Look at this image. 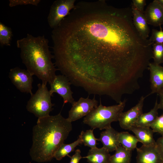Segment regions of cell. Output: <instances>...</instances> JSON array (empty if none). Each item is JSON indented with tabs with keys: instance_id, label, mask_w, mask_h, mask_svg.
Wrapping results in <instances>:
<instances>
[{
	"instance_id": "20",
	"label": "cell",
	"mask_w": 163,
	"mask_h": 163,
	"mask_svg": "<svg viewBox=\"0 0 163 163\" xmlns=\"http://www.w3.org/2000/svg\"><path fill=\"white\" fill-rule=\"evenodd\" d=\"M111 155L109 163H131L132 151L126 149L120 145Z\"/></svg>"
},
{
	"instance_id": "21",
	"label": "cell",
	"mask_w": 163,
	"mask_h": 163,
	"mask_svg": "<svg viewBox=\"0 0 163 163\" xmlns=\"http://www.w3.org/2000/svg\"><path fill=\"white\" fill-rule=\"evenodd\" d=\"M82 143L81 139L79 137L76 140L71 143H62L55 152L54 158L58 161L61 160L69 153L74 151L77 146Z\"/></svg>"
},
{
	"instance_id": "29",
	"label": "cell",
	"mask_w": 163,
	"mask_h": 163,
	"mask_svg": "<svg viewBox=\"0 0 163 163\" xmlns=\"http://www.w3.org/2000/svg\"><path fill=\"white\" fill-rule=\"evenodd\" d=\"M81 153V152L79 149L76 150L74 154L71 157L69 163H79L80 159L82 158Z\"/></svg>"
},
{
	"instance_id": "12",
	"label": "cell",
	"mask_w": 163,
	"mask_h": 163,
	"mask_svg": "<svg viewBox=\"0 0 163 163\" xmlns=\"http://www.w3.org/2000/svg\"><path fill=\"white\" fill-rule=\"evenodd\" d=\"M144 14L149 24L155 27L163 24V8L156 0L149 4Z\"/></svg>"
},
{
	"instance_id": "31",
	"label": "cell",
	"mask_w": 163,
	"mask_h": 163,
	"mask_svg": "<svg viewBox=\"0 0 163 163\" xmlns=\"http://www.w3.org/2000/svg\"><path fill=\"white\" fill-rule=\"evenodd\" d=\"M157 94L160 98V101L158 103L159 109H161L163 111V89Z\"/></svg>"
},
{
	"instance_id": "11",
	"label": "cell",
	"mask_w": 163,
	"mask_h": 163,
	"mask_svg": "<svg viewBox=\"0 0 163 163\" xmlns=\"http://www.w3.org/2000/svg\"><path fill=\"white\" fill-rule=\"evenodd\" d=\"M136 149V163H163V160L156 146L142 145Z\"/></svg>"
},
{
	"instance_id": "18",
	"label": "cell",
	"mask_w": 163,
	"mask_h": 163,
	"mask_svg": "<svg viewBox=\"0 0 163 163\" xmlns=\"http://www.w3.org/2000/svg\"><path fill=\"white\" fill-rule=\"evenodd\" d=\"M158 103L157 99L153 108L148 112L142 113L138 118L135 126L150 127L158 117Z\"/></svg>"
},
{
	"instance_id": "22",
	"label": "cell",
	"mask_w": 163,
	"mask_h": 163,
	"mask_svg": "<svg viewBox=\"0 0 163 163\" xmlns=\"http://www.w3.org/2000/svg\"><path fill=\"white\" fill-rule=\"evenodd\" d=\"M13 36L11 29L0 22V44L1 46H10Z\"/></svg>"
},
{
	"instance_id": "25",
	"label": "cell",
	"mask_w": 163,
	"mask_h": 163,
	"mask_svg": "<svg viewBox=\"0 0 163 163\" xmlns=\"http://www.w3.org/2000/svg\"><path fill=\"white\" fill-rule=\"evenodd\" d=\"M160 30L153 29L151 36L149 40L152 44L154 43H163V30L161 26H160Z\"/></svg>"
},
{
	"instance_id": "32",
	"label": "cell",
	"mask_w": 163,
	"mask_h": 163,
	"mask_svg": "<svg viewBox=\"0 0 163 163\" xmlns=\"http://www.w3.org/2000/svg\"><path fill=\"white\" fill-rule=\"evenodd\" d=\"M157 2L163 8V0H156Z\"/></svg>"
},
{
	"instance_id": "17",
	"label": "cell",
	"mask_w": 163,
	"mask_h": 163,
	"mask_svg": "<svg viewBox=\"0 0 163 163\" xmlns=\"http://www.w3.org/2000/svg\"><path fill=\"white\" fill-rule=\"evenodd\" d=\"M111 155L103 147L91 149L87 155L82 158L87 159L88 163H109Z\"/></svg>"
},
{
	"instance_id": "6",
	"label": "cell",
	"mask_w": 163,
	"mask_h": 163,
	"mask_svg": "<svg viewBox=\"0 0 163 163\" xmlns=\"http://www.w3.org/2000/svg\"><path fill=\"white\" fill-rule=\"evenodd\" d=\"M75 0H56L51 6L47 18L51 28H56L62 21L69 14L75 7Z\"/></svg>"
},
{
	"instance_id": "16",
	"label": "cell",
	"mask_w": 163,
	"mask_h": 163,
	"mask_svg": "<svg viewBox=\"0 0 163 163\" xmlns=\"http://www.w3.org/2000/svg\"><path fill=\"white\" fill-rule=\"evenodd\" d=\"M135 135L139 142L147 146H154L156 145V141L154 139V133L149 127L134 126L130 130Z\"/></svg>"
},
{
	"instance_id": "14",
	"label": "cell",
	"mask_w": 163,
	"mask_h": 163,
	"mask_svg": "<svg viewBox=\"0 0 163 163\" xmlns=\"http://www.w3.org/2000/svg\"><path fill=\"white\" fill-rule=\"evenodd\" d=\"M119 133L111 127L101 133L98 141L101 142L103 147L109 152L115 151L120 145L118 140Z\"/></svg>"
},
{
	"instance_id": "13",
	"label": "cell",
	"mask_w": 163,
	"mask_h": 163,
	"mask_svg": "<svg viewBox=\"0 0 163 163\" xmlns=\"http://www.w3.org/2000/svg\"><path fill=\"white\" fill-rule=\"evenodd\" d=\"M148 69L150 72L151 92L150 95L158 93L163 89V66L150 62Z\"/></svg>"
},
{
	"instance_id": "24",
	"label": "cell",
	"mask_w": 163,
	"mask_h": 163,
	"mask_svg": "<svg viewBox=\"0 0 163 163\" xmlns=\"http://www.w3.org/2000/svg\"><path fill=\"white\" fill-rule=\"evenodd\" d=\"M153 62L157 65L163 63V43L152 44Z\"/></svg>"
},
{
	"instance_id": "4",
	"label": "cell",
	"mask_w": 163,
	"mask_h": 163,
	"mask_svg": "<svg viewBox=\"0 0 163 163\" xmlns=\"http://www.w3.org/2000/svg\"><path fill=\"white\" fill-rule=\"evenodd\" d=\"M126 101L125 99L117 105L106 106L102 105L100 100V104L85 117L83 122L93 129L102 130L109 128L112 122L118 121Z\"/></svg>"
},
{
	"instance_id": "15",
	"label": "cell",
	"mask_w": 163,
	"mask_h": 163,
	"mask_svg": "<svg viewBox=\"0 0 163 163\" xmlns=\"http://www.w3.org/2000/svg\"><path fill=\"white\" fill-rule=\"evenodd\" d=\"M133 22L134 27L140 35L147 39L150 30L144 14L132 6Z\"/></svg>"
},
{
	"instance_id": "28",
	"label": "cell",
	"mask_w": 163,
	"mask_h": 163,
	"mask_svg": "<svg viewBox=\"0 0 163 163\" xmlns=\"http://www.w3.org/2000/svg\"><path fill=\"white\" fill-rule=\"evenodd\" d=\"M132 6L139 11L144 13V8L146 5L145 0H133Z\"/></svg>"
},
{
	"instance_id": "19",
	"label": "cell",
	"mask_w": 163,
	"mask_h": 163,
	"mask_svg": "<svg viewBox=\"0 0 163 163\" xmlns=\"http://www.w3.org/2000/svg\"><path fill=\"white\" fill-rule=\"evenodd\" d=\"M118 140L120 145L124 148L131 151L137 148V144L139 142L135 136L127 132H119Z\"/></svg>"
},
{
	"instance_id": "27",
	"label": "cell",
	"mask_w": 163,
	"mask_h": 163,
	"mask_svg": "<svg viewBox=\"0 0 163 163\" xmlns=\"http://www.w3.org/2000/svg\"><path fill=\"white\" fill-rule=\"evenodd\" d=\"M9 5L12 7L19 5H32L37 6L40 0H9Z\"/></svg>"
},
{
	"instance_id": "3",
	"label": "cell",
	"mask_w": 163,
	"mask_h": 163,
	"mask_svg": "<svg viewBox=\"0 0 163 163\" xmlns=\"http://www.w3.org/2000/svg\"><path fill=\"white\" fill-rule=\"evenodd\" d=\"M48 43L44 35L34 37L29 34L16 41L22 62L27 69L45 85L53 81L58 70L52 62L54 56L49 50Z\"/></svg>"
},
{
	"instance_id": "2",
	"label": "cell",
	"mask_w": 163,
	"mask_h": 163,
	"mask_svg": "<svg viewBox=\"0 0 163 163\" xmlns=\"http://www.w3.org/2000/svg\"><path fill=\"white\" fill-rule=\"evenodd\" d=\"M72 129V123L61 113L38 118L33 128L32 159L38 163L50 161Z\"/></svg>"
},
{
	"instance_id": "30",
	"label": "cell",
	"mask_w": 163,
	"mask_h": 163,
	"mask_svg": "<svg viewBox=\"0 0 163 163\" xmlns=\"http://www.w3.org/2000/svg\"><path fill=\"white\" fill-rule=\"evenodd\" d=\"M156 146L163 160V136L158 139L156 141Z\"/></svg>"
},
{
	"instance_id": "7",
	"label": "cell",
	"mask_w": 163,
	"mask_h": 163,
	"mask_svg": "<svg viewBox=\"0 0 163 163\" xmlns=\"http://www.w3.org/2000/svg\"><path fill=\"white\" fill-rule=\"evenodd\" d=\"M32 75L27 69L16 67L10 69L8 77L12 83L22 93H32Z\"/></svg>"
},
{
	"instance_id": "8",
	"label": "cell",
	"mask_w": 163,
	"mask_h": 163,
	"mask_svg": "<svg viewBox=\"0 0 163 163\" xmlns=\"http://www.w3.org/2000/svg\"><path fill=\"white\" fill-rule=\"evenodd\" d=\"M98 103L95 96L92 99L89 98L88 96L85 98L81 97L72 104L67 119L72 123L85 117L98 106Z\"/></svg>"
},
{
	"instance_id": "23",
	"label": "cell",
	"mask_w": 163,
	"mask_h": 163,
	"mask_svg": "<svg viewBox=\"0 0 163 163\" xmlns=\"http://www.w3.org/2000/svg\"><path fill=\"white\" fill-rule=\"evenodd\" d=\"M93 129L87 130L85 132L82 131L79 136L82 143L91 149L97 147V141H98V139L96 138L94 135Z\"/></svg>"
},
{
	"instance_id": "26",
	"label": "cell",
	"mask_w": 163,
	"mask_h": 163,
	"mask_svg": "<svg viewBox=\"0 0 163 163\" xmlns=\"http://www.w3.org/2000/svg\"><path fill=\"white\" fill-rule=\"evenodd\" d=\"M150 127L154 133H157L163 136V113L158 116Z\"/></svg>"
},
{
	"instance_id": "9",
	"label": "cell",
	"mask_w": 163,
	"mask_h": 163,
	"mask_svg": "<svg viewBox=\"0 0 163 163\" xmlns=\"http://www.w3.org/2000/svg\"><path fill=\"white\" fill-rule=\"evenodd\" d=\"M71 84L68 78L63 75H56L53 81L49 84L50 94L52 96L54 92L59 94L63 99V106L68 103L72 104L75 101L71 90Z\"/></svg>"
},
{
	"instance_id": "10",
	"label": "cell",
	"mask_w": 163,
	"mask_h": 163,
	"mask_svg": "<svg viewBox=\"0 0 163 163\" xmlns=\"http://www.w3.org/2000/svg\"><path fill=\"white\" fill-rule=\"evenodd\" d=\"M150 95L145 97L142 96L138 103L128 110L122 112L120 115L118 121L120 126L125 129L130 130L134 126L140 116L143 113L144 101L145 98Z\"/></svg>"
},
{
	"instance_id": "5",
	"label": "cell",
	"mask_w": 163,
	"mask_h": 163,
	"mask_svg": "<svg viewBox=\"0 0 163 163\" xmlns=\"http://www.w3.org/2000/svg\"><path fill=\"white\" fill-rule=\"evenodd\" d=\"M38 89L31 97L27 102L26 108L38 118L50 116L54 104L52 103L50 94L46 85L39 83Z\"/></svg>"
},
{
	"instance_id": "1",
	"label": "cell",
	"mask_w": 163,
	"mask_h": 163,
	"mask_svg": "<svg viewBox=\"0 0 163 163\" xmlns=\"http://www.w3.org/2000/svg\"><path fill=\"white\" fill-rule=\"evenodd\" d=\"M55 42L72 83L96 92L109 93L134 80L152 54L149 40L134 26L132 8L104 0L77 4L62 23Z\"/></svg>"
}]
</instances>
